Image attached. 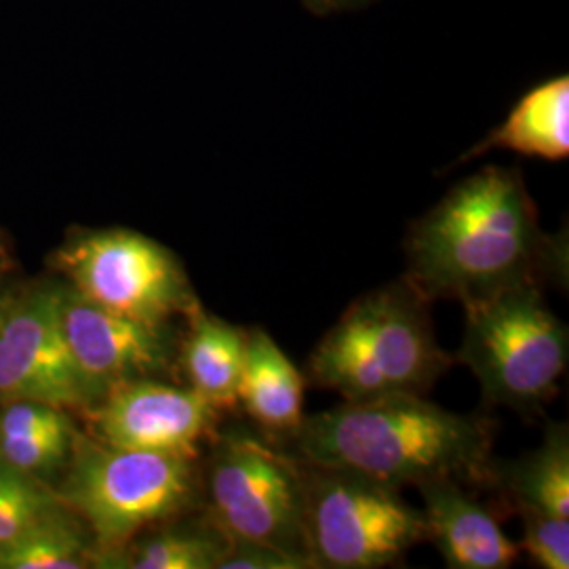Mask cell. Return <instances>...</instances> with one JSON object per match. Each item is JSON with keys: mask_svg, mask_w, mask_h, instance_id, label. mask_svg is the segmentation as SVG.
<instances>
[{"mask_svg": "<svg viewBox=\"0 0 569 569\" xmlns=\"http://www.w3.org/2000/svg\"><path fill=\"white\" fill-rule=\"evenodd\" d=\"M406 258L403 279L428 302L467 305L566 274L561 241L540 228L528 186L507 167H483L456 183L411 224Z\"/></svg>", "mask_w": 569, "mask_h": 569, "instance_id": "1", "label": "cell"}, {"mask_svg": "<svg viewBox=\"0 0 569 569\" xmlns=\"http://www.w3.org/2000/svg\"><path fill=\"white\" fill-rule=\"evenodd\" d=\"M493 422L456 413L425 395H388L306 416L291 448L317 467L346 468L403 489L449 477L491 488Z\"/></svg>", "mask_w": 569, "mask_h": 569, "instance_id": "2", "label": "cell"}, {"mask_svg": "<svg viewBox=\"0 0 569 569\" xmlns=\"http://www.w3.org/2000/svg\"><path fill=\"white\" fill-rule=\"evenodd\" d=\"M427 298L401 279L348 306L308 359V380L345 401L425 395L453 366L435 336Z\"/></svg>", "mask_w": 569, "mask_h": 569, "instance_id": "3", "label": "cell"}, {"mask_svg": "<svg viewBox=\"0 0 569 569\" xmlns=\"http://www.w3.org/2000/svg\"><path fill=\"white\" fill-rule=\"evenodd\" d=\"M63 505L93 536L96 561L203 502L197 460L119 449L77 435L61 486Z\"/></svg>", "mask_w": 569, "mask_h": 569, "instance_id": "4", "label": "cell"}, {"mask_svg": "<svg viewBox=\"0 0 569 569\" xmlns=\"http://www.w3.org/2000/svg\"><path fill=\"white\" fill-rule=\"evenodd\" d=\"M542 291V284H517L462 305L465 333L453 361L472 371L486 406L533 416L557 397L569 333Z\"/></svg>", "mask_w": 569, "mask_h": 569, "instance_id": "5", "label": "cell"}, {"mask_svg": "<svg viewBox=\"0 0 569 569\" xmlns=\"http://www.w3.org/2000/svg\"><path fill=\"white\" fill-rule=\"evenodd\" d=\"M203 509L230 542L274 547L312 563L302 460L258 428H218L203 472Z\"/></svg>", "mask_w": 569, "mask_h": 569, "instance_id": "6", "label": "cell"}, {"mask_svg": "<svg viewBox=\"0 0 569 569\" xmlns=\"http://www.w3.org/2000/svg\"><path fill=\"white\" fill-rule=\"evenodd\" d=\"M306 540L315 569L399 566L427 542L422 510L401 489L346 468L302 462Z\"/></svg>", "mask_w": 569, "mask_h": 569, "instance_id": "7", "label": "cell"}, {"mask_svg": "<svg viewBox=\"0 0 569 569\" xmlns=\"http://www.w3.org/2000/svg\"><path fill=\"white\" fill-rule=\"evenodd\" d=\"M70 287L93 305L152 326H167L199 305L178 258L140 232H84L58 253Z\"/></svg>", "mask_w": 569, "mask_h": 569, "instance_id": "8", "label": "cell"}, {"mask_svg": "<svg viewBox=\"0 0 569 569\" xmlns=\"http://www.w3.org/2000/svg\"><path fill=\"white\" fill-rule=\"evenodd\" d=\"M61 327L91 407L112 388L176 371L180 345L167 326L117 315L61 287Z\"/></svg>", "mask_w": 569, "mask_h": 569, "instance_id": "9", "label": "cell"}, {"mask_svg": "<svg viewBox=\"0 0 569 569\" xmlns=\"http://www.w3.org/2000/svg\"><path fill=\"white\" fill-rule=\"evenodd\" d=\"M60 293L42 287L9 302L0 321V403L91 407L61 327Z\"/></svg>", "mask_w": 569, "mask_h": 569, "instance_id": "10", "label": "cell"}, {"mask_svg": "<svg viewBox=\"0 0 569 569\" xmlns=\"http://www.w3.org/2000/svg\"><path fill=\"white\" fill-rule=\"evenodd\" d=\"M93 439L103 446L199 460L201 446L222 427V411L190 387L136 380L112 388L87 409Z\"/></svg>", "mask_w": 569, "mask_h": 569, "instance_id": "11", "label": "cell"}, {"mask_svg": "<svg viewBox=\"0 0 569 569\" xmlns=\"http://www.w3.org/2000/svg\"><path fill=\"white\" fill-rule=\"evenodd\" d=\"M422 496L427 542L451 569H509L521 549L510 540L493 510L481 505L465 483L437 477L416 486Z\"/></svg>", "mask_w": 569, "mask_h": 569, "instance_id": "12", "label": "cell"}, {"mask_svg": "<svg viewBox=\"0 0 569 569\" xmlns=\"http://www.w3.org/2000/svg\"><path fill=\"white\" fill-rule=\"evenodd\" d=\"M305 373L262 327L247 329L239 409L277 446L291 443L305 422Z\"/></svg>", "mask_w": 569, "mask_h": 569, "instance_id": "13", "label": "cell"}, {"mask_svg": "<svg viewBox=\"0 0 569 569\" xmlns=\"http://www.w3.org/2000/svg\"><path fill=\"white\" fill-rule=\"evenodd\" d=\"M186 319L188 331L178 355L186 387L197 390L222 413H237L247 329L207 312L201 302L186 315Z\"/></svg>", "mask_w": 569, "mask_h": 569, "instance_id": "14", "label": "cell"}, {"mask_svg": "<svg viewBox=\"0 0 569 569\" xmlns=\"http://www.w3.org/2000/svg\"><path fill=\"white\" fill-rule=\"evenodd\" d=\"M512 512L531 510L569 519V428L549 422L542 443L515 460H496L491 488Z\"/></svg>", "mask_w": 569, "mask_h": 569, "instance_id": "15", "label": "cell"}, {"mask_svg": "<svg viewBox=\"0 0 569 569\" xmlns=\"http://www.w3.org/2000/svg\"><path fill=\"white\" fill-rule=\"evenodd\" d=\"M491 148L561 161L569 154V79L557 77L526 93L510 110L507 121L468 152L467 159Z\"/></svg>", "mask_w": 569, "mask_h": 569, "instance_id": "16", "label": "cell"}, {"mask_svg": "<svg viewBox=\"0 0 569 569\" xmlns=\"http://www.w3.org/2000/svg\"><path fill=\"white\" fill-rule=\"evenodd\" d=\"M169 519L150 533H140L122 549L100 559L103 568L129 569H220L230 540L216 521L203 515L180 523Z\"/></svg>", "mask_w": 569, "mask_h": 569, "instance_id": "17", "label": "cell"}, {"mask_svg": "<svg viewBox=\"0 0 569 569\" xmlns=\"http://www.w3.org/2000/svg\"><path fill=\"white\" fill-rule=\"evenodd\" d=\"M91 561L96 547L87 545L66 510L0 547V569H81Z\"/></svg>", "mask_w": 569, "mask_h": 569, "instance_id": "18", "label": "cell"}, {"mask_svg": "<svg viewBox=\"0 0 569 569\" xmlns=\"http://www.w3.org/2000/svg\"><path fill=\"white\" fill-rule=\"evenodd\" d=\"M68 507L37 477L0 465V547Z\"/></svg>", "mask_w": 569, "mask_h": 569, "instance_id": "19", "label": "cell"}, {"mask_svg": "<svg viewBox=\"0 0 569 569\" xmlns=\"http://www.w3.org/2000/svg\"><path fill=\"white\" fill-rule=\"evenodd\" d=\"M74 441L72 422L42 432L0 435V465L39 479L68 465Z\"/></svg>", "mask_w": 569, "mask_h": 569, "instance_id": "20", "label": "cell"}, {"mask_svg": "<svg viewBox=\"0 0 569 569\" xmlns=\"http://www.w3.org/2000/svg\"><path fill=\"white\" fill-rule=\"evenodd\" d=\"M523 523V540L519 549L528 552L529 559L545 569L569 568V519L521 510L517 512Z\"/></svg>", "mask_w": 569, "mask_h": 569, "instance_id": "21", "label": "cell"}, {"mask_svg": "<svg viewBox=\"0 0 569 569\" xmlns=\"http://www.w3.org/2000/svg\"><path fill=\"white\" fill-rule=\"evenodd\" d=\"M220 569H315L310 561L266 545L230 542Z\"/></svg>", "mask_w": 569, "mask_h": 569, "instance_id": "22", "label": "cell"}, {"mask_svg": "<svg viewBox=\"0 0 569 569\" xmlns=\"http://www.w3.org/2000/svg\"><path fill=\"white\" fill-rule=\"evenodd\" d=\"M7 308H9V300H7V298H2V296H0V321H2V317H4V312H7Z\"/></svg>", "mask_w": 569, "mask_h": 569, "instance_id": "23", "label": "cell"}, {"mask_svg": "<svg viewBox=\"0 0 569 569\" xmlns=\"http://www.w3.org/2000/svg\"><path fill=\"white\" fill-rule=\"evenodd\" d=\"M4 260H7V256H4V249H2V243H0V270L4 266Z\"/></svg>", "mask_w": 569, "mask_h": 569, "instance_id": "24", "label": "cell"}, {"mask_svg": "<svg viewBox=\"0 0 569 569\" xmlns=\"http://www.w3.org/2000/svg\"><path fill=\"white\" fill-rule=\"evenodd\" d=\"M323 2H331V0H323ZM336 2H340V0H336Z\"/></svg>", "mask_w": 569, "mask_h": 569, "instance_id": "25", "label": "cell"}]
</instances>
